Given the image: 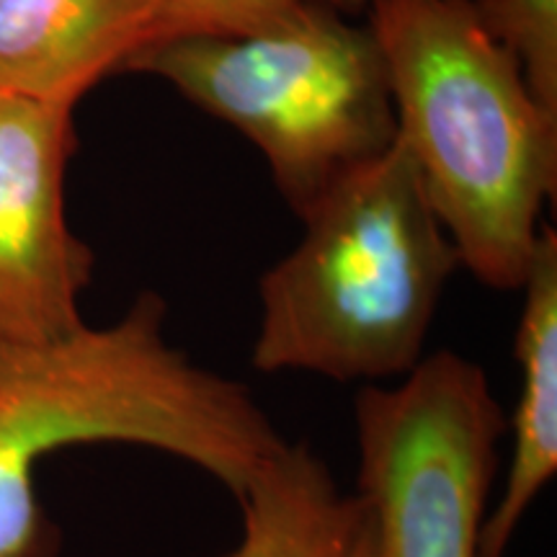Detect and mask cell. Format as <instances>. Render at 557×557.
<instances>
[{"mask_svg":"<svg viewBox=\"0 0 557 557\" xmlns=\"http://www.w3.org/2000/svg\"><path fill=\"white\" fill-rule=\"evenodd\" d=\"M78 444H135L186 459L240 498L284 444L240 382L165 338V302L143 292L116 323L45 344H0V557H58L37 498L39 462Z\"/></svg>","mask_w":557,"mask_h":557,"instance_id":"cell-1","label":"cell"},{"mask_svg":"<svg viewBox=\"0 0 557 557\" xmlns=\"http://www.w3.org/2000/svg\"><path fill=\"white\" fill-rule=\"evenodd\" d=\"M398 143L465 267L519 292L557 186V116L468 0H372Z\"/></svg>","mask_w":557,"mask_h":557,"instance_id":"cell-2","label":"cell"},{"mask_svg":"<svg viewBox=\"0 0 557 557\" xmlns=\"http://www.w3.org/2000/svg\"><path fill=\"white\" fill-rule=\"evenodd\" d=\"M299 220L302 238L259 282L253 367L367 385L406 377L426 357L459 259L398 137Z\"/></svg>","mask_w":557,"mask_h":557,"instance_id":"cell-3","label":"cell"},{"mask_svg":"<svg viewBox=\"0 0 557 557\" xmlns=\"http://www.w3.org/2000/svg\"><path fill=\"white\" fill-rule=\"evenodd\" d=\"M124 73L156 75L250 139L297 218L398 137L377 39L325 3L259 32L163 41Z\"/></svg>","mask_w":557,"mask_h":557,"instance_id":"cell-4","label":"cell"},{"mask_svg":"<svg viewBox=\"0 0 557 557\" xmlns=\"http://www.w3.org/2000/svg\"><path fill=\"white\" fill-rule=\"evenodd\" d=\"M359 496L382 557H480L506 418L485 369L426 354L398 387L354 403Z\"/></svg>","mask_w":557,"mask_h":557,"instance_id":"cell-5","label":"cell"},{"mask_svg":"<svg viewBox=\"0 0 557 557\" xmlns=\"http://www.w3.org/2000/svg\"><path fill=\"white\" fill-rule=\"evenodd\" d=\"M73 109L0 90V344H45L83 325L94 250L70 227Z\"/></svg>","mask_w":557,"mask_h":557,"instance_id":"cell-6","label":"cell"},{"mask_svg":"<svg viewBox=\"0 0 557 557\" xmlns=\"http://www.w3.org/2000/svg\"><path fill=\"white\" fill-rule=\"evenodd\" d=\"M150 41V0H0V90L73 109Z\"/></svg>","mask_w":557,"mask_h":557,"instance_id":"cell-7","label":"cell"},{"mask_svg":"<svg viewBox=\"0 0 557 557\" xmlns=\"http://www.w3.org/2000/svg\"><path fill=\"white\" fill-rule=\"evenodd\" d=\"M517 325L521 389L511 418L513 447L506 487L485 513L480 557H504L513 534L557 472V235L542 227Z\"/></svg>","mask_w":557,"mask_h":557,"instance_id":"cell-8","label":"cell"},{"mask_svg":"<svg viewBox=\"0 0 557 557\" xmlns=\"http://www.w3.org/2000/svg\"><path fill=\"white\" fill-rule=\"evenodd\" d=\"M238 504L243 537L225 557H348L367 519L364 498L341 493L329 465L289 442L263 459Z\"/></svg>","mask_w":557,"mask_h":557,"instance_id":"cell-9","label":"cell"},{"mask_svg":"<svg viewBox=\"0 0 557 557\" xmlns=\"http://www.w3.org/2000/svg\"><path fill=\"white\" fill-rule=\"evenodd\" d=\"M480 26L517 58L549 114L557 116V0H468Z\"/></svg>","mask_w":557,"mask_h":557,"instance_id":"cell-10","label":"cell"},{"mask_svg":"<svg viewBox=\"0 0 557 557\" xmlns=\"http://www.w3.org/2000/svg\"><path fill=\"white\" fill-rule=\"evenodd\" d=\"M305 3H325L348 16H357L369 11L372 0H150L148 47L173 39L259 32Z\"/></svg>","mask_w":557,"mask_h":557,"instance_id":"cell-11","label":"cell"},{"mask_svg":"<svg viewBox=\"0 0 557 557\" xmlns=\"http://www.w3.org/2000/svg\"><path fill=\"white\" fill-rule=\"evenodd\" d=\"M348 557H382L377 532H374V521H372V513H369V508H367L364 524H361Z\"/></svg>","mask_w":557,"mask_h":557,"instance_id":"cell-12","label":"cell"}]
</instances>
